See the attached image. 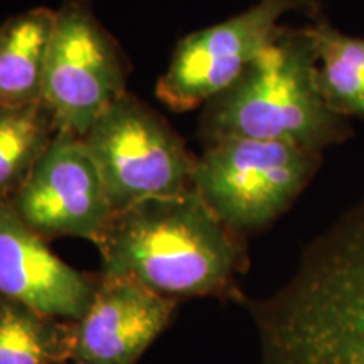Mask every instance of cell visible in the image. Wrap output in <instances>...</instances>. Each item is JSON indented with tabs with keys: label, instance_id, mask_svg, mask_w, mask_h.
<instances>
[{
	"label": "cell",
	"instance_id": "cell-11",
	"mask_svg": "<svg viewBox=\"0 0 364 364\" xmlns=\"http://www.w3.org/2000/svg\"><path fill=\"white\" fill-rule=\"evenodd\" d=\"M54 21V9L34 7L0 24V107L43 100Z\"/></svg>",
	"mask_w": 364,
	"mask_h": 364
},
{
	"label": "cell",
	"instance_id": "cell-4",
	"mask_svg": "<svg viewBox=\"0 0 364 364\" xmlns=\"http://www.w3.org/2000/svg\"><path fill=\"white\" fill-rule=\"evenodd\" d=\"M322 161V152L290 144L223 139L196 157L193 189L235 233H260L292 208Z\"/></svg>",
	"mask_w": 364,
	"mask_h": 364
},
{
	"label": "cell",
	"instance_id": "cell-12",
	"mask_svg": "<svg viewBox=\"0 0 364 364\" xmlns=\"http://www.w3.org/2000/svg\"><path fill=\"white\" fill-rule=\"evenodd\" d=\"M309 27L322 97L341 117L364 120V38L343 33L324 17H316Z\"/></svg>",
	"mask_w": 364,
	"mask_h": 364
},
{
	"label": "cell",
	"instance_id": "cell-13",
	"mask_svg": "<svg viewBox=\"0 0 364 364\" xmlns=\"http://www.w3.org/2000/svg\"><path fill=\"white\" fill-rule=\"evenodd\" d=\"M73 322L0 299V364H70Z\"/></svg>",
	"mask_w": 364,
	"mask_h": 364
},
{
	"label": "cell",
	"instance_id": "cell-9",
	"mask_svg": "<svg viewBox=\"0 0 364 364\" xmlns=\"http://www.w3.org/2000/svg\"><path fill=\"white\" fill-rule=\"evenodd\" d=\"M100 279L68 265L48 240L0 198V299L43 316L78 322L93 302Z\"/></svg>",
	"mask_w": 364,
	"mask_h": 364
},
{
	"label": "cell",
	"instance_id": "cell-1",
	"mask_svg": "<svg viewBox=\"0 0 364 364\" xmlns=\"http://www.w3.org/2000/svg\"><path fill=\"white\" fill-rule=\"evenodd\" d=\"M262 364H364V198L304 250L265 299H243Z\"/></svg>",
	"mask_w": 364,
	"mask_h": 364
},
{
	"label": "cell",
	"instance_id": "cell-5",
	"mask_svg": "<svg viewBox=\"0 0 364 364\" xmlns=\"http://www.w3.org/2000/svg\"><path fill=\"white\" fill-rule=\"evenodd\" d=\"M81 139L97 164L113 213L193 189L196 157L164 117L129 91Z\"/></svg>",
	"mask_w": 364,
	"mask_h": 364
},
{
	"label": "cell",
	"instance_id": "cell-7",
	"mask_svg": "<svg viewBox=\"0 0 364 364\" xmlns=\"http://www.w3.org/2000/svg\"><path fill=\"white\" fill-rule=\"evenodd\" d=\"M304 2L257 0L230 19L184 36L157 80V98L172 112L203 108L238 80L280 29L282 19Z\"/></svg>",
	"mask_w": 364,
	"mask_h": 364
},
{
	"label": "cell",
	"instance_id": "cell-2",
	"mask_svg": "<svg viewBox=\"0 0 364 364\" xmlns=\"http://www.w3.org/2000/svg\"><path fill=\"white\" fill-rule=\"evenodd\" d=\"M102 277L132 279L172 300L243 302V236L230 230L194 189L152 198L113 213L97 243Z\"/></svg>",
	"mask_w": 364,
	"mask_h": 364
},
{
	"label": "cell",
	"instance_id": "cell-10",
	"mask_svg": "<svg viewBox=\"0 0 364 364\" xmlns=\"http://www.w3.org/2000/svg\"><path fill=\"white\" fill-rule=\"evenodd\" d=\"M176 306L139 282L100 275L93 302L73 322L71 364H136L171 326Z\"/></svg>",
	"mask_w": 364,
	"mask_h": 364
},
{
	"label": "cell",
	"instance_id": "cell-8",
	"mask_svg": "<svg viewBox=\"0 0 364 364\" xmlns=\"http://www.w3.org/2000/svg\"><path fill=\"white\" fill-rule=\"evenodd\" d=\"M12 206L46 240L81 238L97 247L113 208L83 139L58 132L31 174L11 198Z\"/></svg>",
	"mask_w": 364,
	"mask_h": 364
},
{
	"label": "cell",
	"instance_id": "cell-14",
	"mask_svg": "<svg viewBox=\"0 0 364 364\" xmlns=\"http://www.w3.org/2000/svg\"><path fill=\"white\" fill-rule=\"evenodd\" d=\"M56 134V120L43 100L0 107V198L19 189Z\"/></svg>",
	"mask_w": 364,
	"mask_h": 364
},
{
	"label": "cell",
	"instance_id": "cell-3",
	"mask_svg": "<svg viewBox=\"0 0 364 364\" xmlns=\"http://www.w3.org/2000/svg\"><path fill=\"white\" fill-rule=\"evenodd\" d=\"M354 134L351 120L327 105L317 83L311 27L282 26L238 80L201 108L204 145L223 139L290 144L322 152Z\"/></svg>",
	"mask_w": 364,
	"mask_h": 364
},
{
	"label": "cell",
	"instance_id": "cell-15",
	"mask_svg": "<svg viewBox=\"0 0 364 364\" xmlns=\"http://www.w3.org/2000/svg\"><path fill=\"white\" fill-rule=\"evenodd\" d=\"M70 364H71V363H70Z\"/></svg>",
	"mask_w": 364,
	"mask_h": 364
},
{
	"label": "cell",
	"instance_id": "cell-6",
	"mask_svg": "<svg viewBox=\"0 0 364 364\" xmlns=\"http://www.w3.org/2000/svg\"><path fill=\"white\" fill-rule=\"evenodd\" d=\"M127 91L124 54L90 0H65L56 9L43 80V102L58 132L83 136Z\"/></svg>",
	"mask_w": 364,
	"mask_h": 364
}]
</instances>
